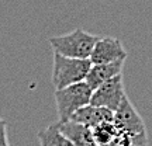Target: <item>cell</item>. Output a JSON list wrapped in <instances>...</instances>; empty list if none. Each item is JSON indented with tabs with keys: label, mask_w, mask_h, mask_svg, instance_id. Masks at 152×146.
<instances>
[{
	"label": "cell",
	"mask_w": 152,
	"mask_h": 146,
	"mask_svg": "<svg viewBox=\"0 0 152 146\" xmlns=\"http://www.w3.org/2000/svg\"><path fill=\"white\" fill-rule=\"evenodd\" d=\"M123 66H124V60H115L109 63H92L85 81L90 86L92 90H94L100 84H103L104 81L123 73Z\"/></svg>",
	"instance_id": "ba28073f"
},
{
	"label": "cell",
	"mask_w": 152,
	"mask_h": 146,
	"mask_svg": "<svg viewBox=\"0 0 152 146\" xmlns=\"http://www.w3.org/2000/svg\"><path fill=\"white\" fill-rule=\"evenodd\" d=\"M92 92L93 90L85 80L66 86L59 90H55L54 98L56 103V111H58L59 121L71 119V117L77 110L90 103Z\"/></svg>",
	"instance_id": "3957f363"
},
{
	"label": "cell",
	"mask_w": 152,
	"mask_h": 146,
	"mask_svg": "<svg viewBox=\"0 0 152 146\" xmlns=\"http://www.w3.org/2000/svg\"><path fill=\"white\" fill-rule=\"evenodd\" d=\"M92 66L90 59L69 58L54 52L52 63V86L55 90L64 89L86 79L89 69Z\"/></svg>",
	"instance_id": "6da1fadb"
},
{
	"label": "cell",
	"mask_w": 152,
	"mask_h": 146,
	"mask_svg": "<svg viewBox=\"0 0 152 146\" xmlns=\"http://www.w3.org/2000/svg\"><path fill=\"white\" fill-rule=\"evenodd\" d=\"M72 121L79 122L89 126V128H94L96 125L106 122V121H113L114 119V111L104 107H99V105H93V104H86L82 108H79L73 115L71 117Z\"/></svg>",
	"instance_id": "52a82bcc"
},
{
	"label": "cell",
	"mask_w": 152,
	"mask_h": 146,
	"mask_svg": "<svg viewBox=\"0 0 152 146\" xmlns=\"http://www.w3.org/2000/svg\"><path fill=\"white\" fill-rule=\"evenodd\" d=\"M59 129L64 132V135L69 138V141L75 146H97L93 138L92 128H89L86 125L75 122L72 119L68 121H59Z\"/></svg>",
	"instance_id": "9c48e42d"
},
{
	"label": "cell",
	"mask_w": 152,
	"mask_h": 146,
	"mask_svg": "<svg viewBox=\"0 0 152 146\" xmlns=\"http://www.w3.org/2000/svg\"><path fill=\"white\" fill-rule=\"evenodd\" d=\"M38 141L41 146H75L68 136L59 129V124L55 122L44 129L38 131Z\"/></svg>",
	"instance_id": "30bf717a"
},
{
	"label": "cell",
	"mask_w": 152,
	"mask_h": 146,
	"mask_svg": "<svg viewBox=\"0 0 152 146\" xmlns=\"http://www.w3.org/2000/svg\"><path fill=\"white\" fill-rule=\"evenodd\" d=\"M89 59L92 63H109V62H115V60H125L127 51L124 49L118 38H99L97 42L93 46Z\"/></svg>",
	"instance_id": "8992f818"
},
{
	"label": "cell",
	"mask_w": 152,
	"mask_h": 146,
	"mask_svg": "<svg viewBox=\"0 0 152 146\" xmlns=\"http://www.w3.org/2000/svg\"><path fill=\"white\" fill-rule=\"evenodd\" d=\"M114 124L117 125L120 132L127 134L128 136H141L147 135V128L144 124V119L138 114L135 107L131 104L128 96L125 94L118 108L114 111Z\"/></svg>",
	"instance_id": "5b68a950"
},
{
	"label": "cell",
	"mask_w": 152,
	"mask_h": 146,
	"mask_svg": "<svg viewBox=\"0 0 152 146\" xmlns=\"http://www.w3.org/2000/svg\"><path fill=\"white\" fill-rule=\"evenodd\" d=\"M125 97L123 73L114 76L92 92L90 104L115 111Z\"/></svg>",
	"instance_id": "277c9868"
},
{
	"label": "cell",
	"mask_w": 152,
	"mask_h": 146,
	"mask_svg": "<svg viewBox=\"0 0 152 146\" xmlns=\"http://www.w3.org/2000/svg\"><path fill=\"white\" fill-rule=\"evenodd\" d=\"M97 39L99 37L96 35L82 28H76L69 34L49 38V44L55 54H61L69 58L89 59Z\"/></svg>",
	"instance_id": "7a4b0ae2"
},
{
	"label": "cell",
	"mask_w": 152,
	"mask_h": 146,
	"mask_svg": "<svg viewBox=\"0 0 152 146\" xmlns=\"http://www.w3.org/2000/svg\"><path fill=\"white\" fill-rule=\"evenodd\" d=\"M0 146H10L7 139V124L1 118H0Z\"/></svg>",
	"instance_id": "7c38bea8"
},
{
	"label": "cell",
	"mask_w": 152,
	"mask_h": 146,
	"mask_svg": "<svg viewBox=\"0 0 152 146\" xmlns=\"http://www.w3.org/2000/svg\"><path fill=\"white\" fill-rule=\"evenodd\" d=\"M92 132L96 145L109 146L115 139V136L120 134V129L114 124V121H106V122H102V124L96 125L94 128H92Z\"/></svg>",
	"instance_id": "8fae6325"
}]
</instances>
